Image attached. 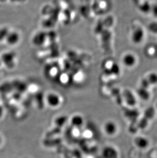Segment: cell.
I'll use <instances>...</instances> for the list:
<instances>
[{"label":"cell","instance_id":"cell-1","mask_svg":"<svg viewBox=\"0 0 157 158\" xmlns=\"http://www.w3.org/2000/svg\"><path fill=\"white\" fill-rule=\"evenodd\" d=\"M46 102L49 106L53 109H56L61 106L62 99L58 93L50 92L46 95Z\"/></svg>","mask_w":157,"mask_h":158},{"label":"cell","instance_id":"cell-2","mask_svg":"<svg viewBox=\"0 0 157 158\" xmlns=\"http://www.w3.org/2000/svg\"><path fill=\"white\" fill-rule=\"evenodd\" d=\"M103 128L104 133L109 136L115 135L119 131V127L117 123L112 120H108L104 123Z\"/></svg>","mask_w":157,"mask_h":158},{"label":"cell","instance_id":"cell-3","mask_svg":"<svg viewBox=\"0 0 157 158\" xmlns=\"http://www.w3.org/2000/svg\"><path fill=\"white\" fill-rule=\"evenodd\" d=\"M70 122L74 128L78 129L83 127L84 124V118L80 114H74L70 118Z\"/></svg>","mask_w":157,"mask_h":158},{"label":"cell","instance_id":"cell-4","mask_svg":"<svg viewBox=\"0 0 157 158\" xmlns=\"http://www.w3.org/2000/svg\"><path fill=\"white\" fill-rule=\"evenodd\" d=\"M20 35L19 33L15 31L9 32L6 36V41L9 45H15L18 44L20 40Z\"/></svg>","mask_w":157,"mask_h":158},{"label":"cell","instance_id":"cell-5","mask_svg":"<svg viewBox=\"0 0 157 158\" xmlns=\"http://www.w3.org/2000/svg\"><path fill=\"white\" fill-rule=\"evenodd\" d=\"M102 156L104 158H116L117 152L112 146H106L102 151Z\"/></svg>","mask_w":157,"mask_h":158},{"label":"cell","instance_id":"cell-6","mask_svg":"<svg viewBox=\"0 0 157 158\" xmlns=\"http://www.w3.org/2000/svg\"><path fill=\"white\" fill-rule=\"evenodd\" d=\"M136 146L140 149H144L148 148L149 142L148 139L144 137H138L135 139Z\"/></svg>","mask_w":157,"mask_h":158},{"label":"cell","instance_id":"cell-7","mask_svg":"<svg viewBox=\"0 0 157 158\" xmlns=\"http://www.w3.org/2000/svg\"><path fill=\"white\" fill-rule=\"evenodd\" d=\"M14 55L13 54L11 53H7L4 54V55L2 56V60L3 63H4V64H6V66H8V67H10L11 64L13 63L14 64Z\"/></svg>","mask_w":157,"mask_h":158},{"label":"cell","instance_id":"cell-8","mask_svg":"<svg viewBox=\"0 0 157 158\" xmlns=\"http://www.w3.org/2000/svg\"><path fill=\"white\" fill-rule=\"evenodd\" d=\"M9 30L6 28H0V41H2L6 39V36L9 33Z\"/></svg>","mask_w":157,"mask_h":158},{"label":"cell","instance_id":"cell-9","mask_svg":"<svg viewBox=\"0 0 157 158\" xmlns=\"http://www.w3.org/2000/svg\"><path fill=\"white\" fill-rule=\"evenodd\" d=\"M5 1H6V0H0V2H4Z\"/></svg>","mask_w":157,"mask_h":158},{"label":"cell","instance_id":"cell-10","mask_svg":"<svg viewBox=\"0 0 157 158\" xmlns=\"http://www.w3.org/2000/svg\"><path fill=\"white\" fill-rule=\"evenodd\" d=\"M28 158V157H25V158Z\"/></svg>","mask_w":157,"mask_h":158},{"label":"cell","instance_id":"cell-11","mask_svg":"<svg viewBox=\"0 0 157 158\" xmlns=\"http://www.w3.org/2000/svg\"><path fill=\"white\" fill-rule=\"evenodd\" d=\"M156 153H157V151H156Z\"/></svg>","mask_w":157,"mask_h":158}]
</instances>
